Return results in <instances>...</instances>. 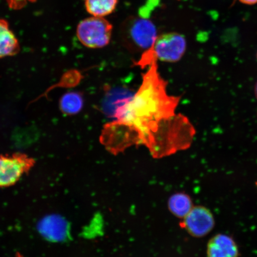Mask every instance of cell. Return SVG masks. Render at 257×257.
Returning <instances> with one entry per match:
<instances>
[{
    "label": "cell",
    "mask_w": 257,
    "mask_h": 257,
    "mask_svg": "<svg viewBox=\"0 0 257 257\" xmlns=\"http://www.w3.org/2000/svg\"><path fill=\"white\" fill-rule=\"evenodd\" d=\"M156 61L155 56L151 58L140 89L118 107L117 120L108 128L112 142L122 152L144 145L154 158L160 159L190 147L196 131L187 117L175 114L181 96L168 94Z\"/></svg>",
    "instance_id": "6da1fadb"
},
{
    "label": "cell",
    "mask_w": 257,
    "mask_h": 257,
    "mask_svg": "<svg viewBox=\"0 0 257 257\" xmlns=\"http://www.w3.org/2000/svg\"><path fill=\"white\" fill-rule=\"evenodd\" d=\"M112 31V25L104 18L92 16L80 22L76 35L83 46L95 49L110 43Z\"/></svg>",
    "instance_id": "7a4b0ae2"
},
{
    "label": "cell",
    "mask_w": 257,
    "mask_h": 257,
    "mask_svg": "<svg viewBox=\"0 0 257 257\" xmlns=\"http://www.w3.org/2000/svg\"><path fill=\"white\" fill-rule=\"evenodd\" d=\"M35 163L34 159L22 153L0 156V188L14 185Z\"/></svg>",
    "instance_id": "3957f363"
},
{
    "label": "cell",
    "mask_w": 257,
    "mask_h": 257,
    "mask_svg": "<svg viewBox=\"0 0 257 257\" xmlns=\"http://www.w3.org/2000/svg\"><path fill=\"white\" fill-rule=\"evenodd\" d=\"M125 34V42L128 48L144 53L152 48L157 37L155 25L143 18L134 19Z\"/></svg>",
    "instance_id": "277c9868"
},
{
    "label": "cell",
    "mask_w": 257,
    "mask_h": 257,
    "mask_svg": "<svg viewBox=\"0 0 257 257\" xmlns=\"http://www.w3.org/2000/svg\"><path fill=\"white\" fill-rule=\"evenodd\" d=\"M187 43L184 35L170 32L157 36L151 49L157 60L176 63L181 60L186 50Z\"/></svg>",
    "instance_id": "5b68a950"
},
{
    "label": "cell",
    "mask_w": 257,
    "mask_h": 257,
    "mask_svg": "<svg viewBox=\"0 0 257 257\" xmlns=\"http://www.w3.org/2000/svg\"><path fill=\"white\" fill-rule=\"evenodd\" d=\"M215 219L208 208L197 205L194 206L186 216L183 218L181 226L191 236L202 237L213 230Z\"/></svg>",
    "instance_id": "8992f818"
},
{
    "label": "cell",
    "mask_w": 257,
    "mask_h": 257,
    "mask_svg": "<svg viewBox=\"0 0 257 257\" xmlns=\"http://www.w3.org/2000/svg\"><path fill=\"white\" fill-rule=\"evenodd\" d=\"M38 232L51 242H64L70 239V225L59 214H50L38 221Z\"/></svg>",
    "instance_id": "52a82bcc"
},
{
    "label": "cell",
    "mask_w": 257,
    "mask_h": 257,
    "mask_svg": "<svg viewBox=\"0 0 257 257\" xmlns=\"http://www.w3.org/2000/svg\"><path fill=\"white\" fill-rule=\"evenodd\" d=\"M239 248L235 240L226 234H217L208 241L207 257H239Z\"/></svg>",
    "instance_id": "ba28073f"
},
{
    "label": "cell",
    "mask_w": 257,
    "mask_h": 257,
    "mask_svg": "<svg viewBox=\"0 0 257 257\" xmlns=\"http://www.w3.org/2000/svg\"><path fill=\"white\" fill-rule=\"evenodd\" d=\"M19 49V41L8 22L0 19V58L15 56Z\"/></svg>",
    "instance_id": "9c48e42d"
},
{
    "label": "cell",
    "mask_w": 257,
    "mask_h": 257,
    "mask_svg": "<svg viewBox=\"0 0 257 257\" xmlns=\"http://www.w3.org/2000/svg\"><path fill=\"white\" fill-rule=\"evenodd\" d=\"M168 206L173 215L182 219L194 207L191 197L185 193H177L171 196L169 200Z\"/></svg>",
    "instance_id": "30bf717a"
},
{
    "label": "cell",
    "mask_w": 257,
    "mask_h": 257,
    "mask_svg": "<svg viewBox=\"0 0 257 257\" xmlns=\"http://www.w3.org/2000/svg\"><path fill=\"white\" fill-rule=\"evenodd\" d=\"M118 0H85L86 11L95 17L104 18L113 13Z\"/></svg>",
    "instance_id": "8fae6325"
},
{
    "label": "cell",
    "mask_w": 257,
    "mask_h": 257,
    "mask_svg": "<svg viewBox=\"0 0 257 257\" xmlns=\"http://www.w3.org/2000/svg\"><path fill=\"white\" fill-rule=\"evenodd\" d=\"M83 106V96L78 92H68L60 100V108L63 113L75 115L81 111Z\"/></svg>",
    "instance_id": "7c38bea8"
},
{
    "label": "cell",
    "mask_w": 257,
    "mask_h": 257,
    "mask_svg": "<svg viewBox=\"0 0 257 257\" xmlns=\"http://www.w3.org/2000/svg\"><path fill=\"white\" fill-rule=\"evenodd\" d=\"M9 7L12 9L19 10L24 8L28 2L33 0H6Z\"/></svg>",
    "instance_id": "4fadbf2b"
},
{
    "label": "cell",
    "mask_w": 257,
    "mask_h": 257,
    "mask_svg": "<svg viewBox=\"0 0 257 257\" xmlns=\"http://www.w3.org/2000/svg\"><path fill=\"white\" fill-rule=\"evenodd\" d=\"M239 1L246 5H254L257 3V0H239Z\"/></svg>",
    "instance_id": "5bb4252c"
},
{
    "label": "cell",
    "mask_w": 257,
    "mask_h": 257,
    "mask_svg": "<svg viewBox=\"0 0 257 257\" xmlns=\"http://www.w3.org/2000/svg\"><path fill=\"white\" fill-rule=\"evenodd\" d=\"M254 92H255V95L256 98L257 99V82H256V84L255 85Z\"/></svg>",
    "instance_id": "9a60e30c"
},
{
    "label": "cell",
    "mask_w": 257,
    "mask_h": 257,
    "mask_svg": "<svg viewBox=\"0 0 257 257\" xmlns=\"http://www.w3.org/2000/svg\"><path fill=\"white\" fill-rule=\"evenodd\" d=\"M16 257H24L23 256H22L20 253L19 252H18L17 253H16Z\"/></svg>",
    "instance_id": "2e32d148"
},
{
    "label": "cell",
    "mask_w": 257,
    "mask_h": 257,
    "mask_svg": "<svg viewBox=\"0 0 257 257\" xmlns=\"http://www.w3.org/2000/svg\"><path fill=\"white\" fill-rule=\"evenodd\" d=\"M256 188H257V181L256 182Z\"/></svg>",
    "instance_id": "e0dca14e"
},
{
    "label": "cell",
    "mask_w": 257,
    "mask_h": 257,
    "mask_svg": "<svg viewBox=\"0 0 257 257\" xmlns=\"http://www.w3.org/2000/svg\"><path fill=\"white\" fill-rule=\"evenodd\" d=\"M256 59H257V52H256Z\"/></svg>",
    "instance_id": "ac0fdd59"
}]
</instances>
